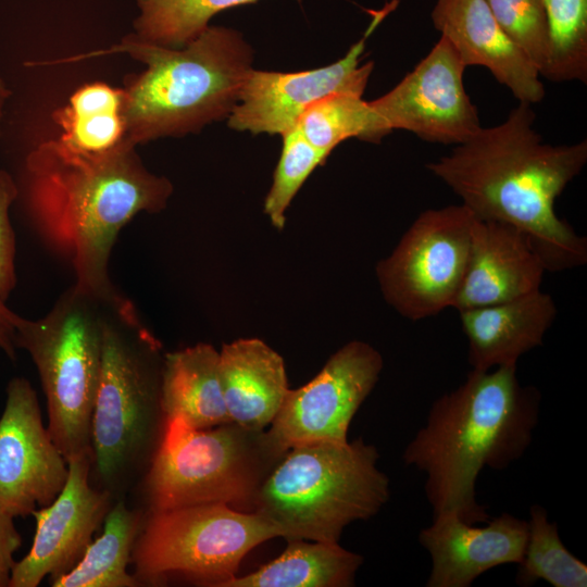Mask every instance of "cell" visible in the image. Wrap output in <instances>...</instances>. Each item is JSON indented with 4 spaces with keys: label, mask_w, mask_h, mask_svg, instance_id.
Returning a JSON list of instances; mask_svg holds the SVG:
<instances>
[{
    "label": "cell",
    "mask_w": 587,
    "mask_h": 587,
    "mask_svg": "<svg viewBox=\"0 0 587 587\" xmlns=\"http://www.w3.org/2000/svg\"><path fill=\"white\" fill-rule=\"evenodd\" d=\"M172 192V183L147 170L128 140L86 153L49 139L25 159L23 198L33 227L70 263L74 286L107 301L121 296L109 274L120 230L141 212L163 210Z\"/></svg>",
    "instance_id": "1"
},
{
    "label": "cell",
    "mask_w": 587,
    "mask_h": 587,
    "mask_svg": "<svg viewBox=\"0 0 587 587\" xmlns=\"http://www.w3.org/2000/svg\"><path fill=\"white\" fill-rule=\"evenodd\" d=\"M532 104L519 102L498 125L482 127L451 152L426 164L476 217L521 230L546 271L587 262V239L560 218L555 200L587 163V141L545 142Z\"/></svg>",
    "instance_id": "2"
},
{
    "label": "cell",
    "mask_w": 587,
    "mask_h": 587,
    "mask_svg": "<svg viewBox=\"0 0 587 587\" xmlns=\"http://www.w3.org/2000/svg\"><path fill=\"white\" fill-rule=\"evenodd\" d=\"M540 391L521 385L516 365L471 370L458 388L436 399L403 452L425 474L433 515L453 512L469 524L488 522L476 500L485 469L505 470L530 446L539 421Z\"/></svg>",
    "instance_id": "3"
},
{
    "label": "cell",
    "mask_w": 587,
    "mask_h": 587,
    "mask_svg": "<svg viewBox=\"0 0 587 587\" xmlns=\"http://www.w3.org/2000/svg\"><path fill=\"white\" fill-rule=\"evenodd\" d=\"M113 53H126L146 65L141 73L127 76L123 87L126 138L135 146L198 133L228 117L253 60L252 48L239 32L208 26L180 48L130 34L110 48L50 64Z\"/></svg>",
    "instance_id": "4"
},
{
    "label": "cell",
    "mask_w": 587,
    "mask_h": 587,
    "mask_svg": "<svg viewBox=\"0 0 587 587\" xmlns=\"http://www.w3.org/2000/svg\"><path fill=\"white\" fill-rule=\"evenodd\" d=\"M162 346L123 295L105 305L91 474L114 500L138 487L161 442Z\"/></svg>",
    "instance_id": "5"
},
{
    "label": "cell",
    "mask_w": 587,
    "mask_h": 587,
    "mask_svg": "<svg viewBox=\"0 0 587 587\" xmlns=\"http://www.w3.org/2000/svg\"><path fill=\"white\" fill-rule=\"evenodd\" d=\"M378 458L362 439L294 446L265 476L254 512L286 540L338 542L346 526L371 519L390 497Z\"/></svg>",
    "instance_id": "6"
},
{
    "label": "cell",
    "mask_w": 587,
    "mask_h": 587,
    "mask_svg": "<svg viewBox=\"0 0 587 587\" xmlns=\"http://www.w3.org/2000/svg\"><path fill=\"white\" fill-rule=\"evenodd\" d=\"M108 302L73 285L47 314L37 320L22 317L17 325V348L29 354L37 370L47 428L66 461L92 458L91 422Z\"/></svg>",
    "instance_id": "7"
},
{
    "label": "cell",
    "mask_w": 587,
    "mask_h": 587,
    "mask_svg": "<svg viewBox=\"0 0 587 587\" xmlns=\"http://www.w3.org/2000/svg\"><path fill=\"white\" fill-rule=\"evenodd\" d=\"M280 457L264 430L233 422L195 428L179 417L167 419L158 450L138 485L142 510L253 503Z\"/></svg>",
    "instance_id": "8"
},
{
    "label": "cell",
    "mask_w": 587,
    "mask_h": 587,
    "mask_svg": "<svg viewBox=\"0 0 587 587\" xmlns=\"http://www.w3.org/2000/svg\"><path fill=\"white\" fill-rule=\"evenodd\" d=\"M275 537L277 529L263 516L225 503L145 512L132 550V574L140 586L183 578L222 587L249 551Z\"/></svg>",
    "instance_id": "9"
},
{
    "label": "cell",
    "mask_w": 587,
    "mask_h": 587,
    "mask_svg": "<svg viewBox=\"0 0 587 587\" xmlns=\"http://www.w3.org/2000/svg\"><path fill=\"white\" fill-rule=\"evenodd\" d=\"M474 214L462 203L422 212L376 266L385 300L421 321L453 308L470 254Z\"/></svg>",
    "instance_id": "10"
},
{
    "label": "cell",
    "mask_w": 587,
    "mask_h": 587,
    "mask_svg": "<svg viewBox=\"0 0 587 587\" xmlns=\"http://www.w3.org/2000/svg\"><path fill=\"white\" fill-rule=\"evenodd\" d=\"M465 68L440 36L392 89L369 101L379 136L402 129L434 143L458 146L471 139L483 126L464 87Z\"/></svg>",
    "instance_id": "11"
},
{
    "label": "cell",
    "mask_w": 587,
    "mask_h": 587,
    "mask_svg": "<svg viewBox=\"0 0 587 587\" xmlns=\"http://www.w3.org/2000/svg\"><path fill=\"white\" fill-rule=\"evenodd\" d=\"M384 362L371 345L353 340L337 350L320 373L288 390L265 432L278 455L294 446L347 441L357 411L378 382Z\"/></svg>",
    "instance_id": "12"
},
{
    "label": "cell",
    "mask_w": 587,
    "mask_h": 587,
    "mask_svg": "<svg viewBox=\"0 0 587 587\" xmlns=\"http://www.w3.org/2000/svg\"><path fill=\"white\" fill-rule=\"evenodd\" d=\"M397 5L388 3L373 15L363 37L340 60L314 70L282 73L251 68L228 115V126L253 135H284L298 126L305 110L317 100L337 92L363 96L374 67L360 65L369 36Z\"/></svg>",
    "instance_id": "13"
},
{
    "label": "cell",
    "mask_w": 587,
    "mask_h": 587,
    "mask_svg": "<svg viewBox=\"0 0 587 587\" xmlns=\"http://www.w3.org/2000/svg\"><path fill=\"white\" fill-rule=\"evenodd\" d=\"M68 464L43 424L37 392L12 378L0 417V511L26 516L50 504L63 489Z\"/></svg>",
    "instance_id": "14"
},
{
    "label": "cell",
    "mask_w": 587,
    "mask_h": 587,
    "mask_svg": "<svg viewBox=\"0 0 587 587\" xmlns=\"http://www.w3.org/2000/svg\"><path fill=\"white\" fill-rule=\"evenodd\" d=\"M67 464L63 489L50 504L32 513L36 521L34 541L27 554L15 562L9 587H37L45 577L52 579L72 570L115 501L91 484L90 455L74 458Z\"/></svg>",
    "instance_id": "15"
},
{
    "label": "cell",
    "mask_w": 587,
    "mask_h": 587,
    "mask_svg": "<svg viewBox=\"0 0 587 587\" xmlns=\"http://www.w3.org/2000/svg\"><path fill=\"white\" fill-rule=\"evenodd\" d=\"M527 521L503 512L487 526L476 527L453 512L433 515L419 534L430 555L427 587H469L485 572L519 564L527 544Z\"/></svg>",
    "instance_id": "16"
},
{
    "label": "cell",
    "mask_w": 587,
    "mask_h": 587,
    "mask_svg": "<svg viewBox=\"0 0 587 587\" xmlns=\"http://www.w3.org/2000/svg\"><path fill=\"white\" fill-rule=\"evenodd\" d=\"M430 16L466 67L487 68L519 102L544 99L538 71L502 30L486 0H436Z\"/></svg>",
    "instance_id": "17"
},
{
    "label": "cell",
    "mask_w": 587,
    "mask_h": 587,
    "mask_svg": "<svg viewBox=\"0 0 587 587\" xmlns=\"http://www.w3.org/2000/svg\"><path fill=\"white\" fill-rule=\"evenodd\" d=\"M545 264L517 228L474 215L458 312L505 302L540 289Z\"/></svg>",
    "instance_id": "18"
},
{
    "label": "cell",
    "mask_w": 587,
    "mask_h": 587,
    "mask_svg": "<svg viewBox=\"0 0 587 587\" xmlns=\"http://www.w3.org/2000/svg\"><path fill=\"white\" fill-rule=\"evenodd\" d=\"M558 310L540 289L505 302L459 311L472 370L516 365L526 352L542 345Z\"/></svg>",
    "instance_id": "19"
},
{
    "label": "cell",
    "mask_w": 587,
    "mask_h": 587,
    "mask_svg": "<svg viewBox=\"0 0 587 587\" xmlns=\"http://www.w3.org/2000/svg\"><path fill=\"white\" fill-rule=\"evenodd\" d=\"M220 376L230 422L251 430L272 423L289 390L283 358L258 338L223 345Z\"/></svg>",
    "instance_id": "20"
},
{
    "label": "cell",
    "mask_w": 587,
    "mask_h": 587,
    "mask_svg": "<svg viewBox=\"0 0 587 587\" xmlns=\"http://www.w3.org/2000/svg\"><path fill=\"white\" fill-rule=\"evenodd\" d=\"M161 404L167 419L179 417L195 428L230 422L221 376L220 352L209 344L164 353Z\"/></svg>",
    "instance_id": "21"
},
{
    "label": "cell",
    "mask_w": 587,
    "mask_h": 587,
    "mask_svg": "<svg viewBox=\"0 0 587 587\" xmlns=\"http://www.w3.org/2000/svg\"><path fill=\"white\" fill-rule=\"evenodd\" d=\"M276 559L245 576H234L222 587H349L363 557L338 542L287 540Z\"/></svg>",
    "instance_id": "22"
},
{
    "label": "cell",
    "mask_w": 587,
    "mask_h": 587,
    "mask_svg": "<svg viewBox=\"0 0 587 587\" xmlns=\"http://www.w3.org/2000/svg\"><path fill=\"white\" fill-rule=\"evenodd\" d=\"M143 510L117 499L103 521L101 535L91 540L78 563L67 573L49 580L52 587H139L127 571L140 529Z\"/></svg>",
    "instance_id": "23"
},
{
    "label": "cell",
    "mask_w": 587,
    "mask_h": 587,
    "mask_svg": "<svg viewBox=\"0 0 587 587\" xmlns=\"http://www.w3.org/2000/svg\"><path fill=\"white\" fill-rule=\"evenodd\" d=\"M123 108V88L102 82L85 84L52 113L61 128L58 139L86 153L110 151L127 140Z\"/></svg>",
    "instance_id": "24"
},
{
    "label": "cell",
    "mask_w": 587,
    "mask_h": 587,
    "mask_svg": "<svg viewBox=\"0 0 587 587\" xmlns=\"http://www.w3.org/2000/svg\"><path fill=\"white\" fill-rule=\"evenodd\" d=\"M527 544L515 576L521 587H529L544 579L553 587H586L587 564L563 545L558 525L549 522L546 509L529 508Z\"/></svg>",
    "instance_id": "25"
},
{
    "label": "cell",
    "mask_w": 587,
    "mask_h": 587,
    "mask_svg": "<svg viewBox=\"0 0 587 587\" xmlns=\"http://www.w3.org/2000/svg\"><path fill=\"white\" fill-rule=\"evenodd\" d=\"M259 0H137L139 16L134 21L139 39L180 48L198 37L217 13Z\"/></svg>",
    "instance_id": "26"
},
{
    "label": "cell",
    "mask_w": 587,
    "mask_h": 587,
    "mask_svg": "<svg viewBox=\"0 0 587 587\" xmlns=\"http://www.w3.org/2000/svg\"><path fill=\"white\" fill-rule=\"evenodd\" d=\"M297 127L311 145L328 154L349 138L374 143L382 140L369 101L350 92L317 100L305 110Z\"/></svg>",
    "instance_id": "27"
},
{
    "label": "cell",
    "mask_w": 587,
    "mask_h": 587,
    "mask_svg": "<svg viewBox=\"0 0 587 587\" xmlns=\"http://www.w3.org/2000/svg\"><path fill=\"white\" fill-rule=\"evenodd\" d=\"M550 35L551 82L587 83V0H542Z\"/></svg>",
    "instance_id": "28"
},
{
    "label": "cell",
    "mask_w": 587,
    "mask_h": 587,
    "mask_svg": "<svg viewBox=\"0 0 587 587\" xmlns=\"http://www.w3.org/2000/svg\"><path fill=\"white\" fill-rule=\"evenodd\" d=\"M283 148L272 187L264 201V213L272 225L283 229L286 210L311 173L328 158V153L311 145L298 127L283 136Z\"/></svg>",
    "instance_id": "29"
},
{
    "label": "cell",
    "mask_w": 587,
    "mask_h": 587,
    "mask_svg": "<svg viewBox=\"0 0 587 587\" xmlns=\"http://www.w3.org/2000/svg\"><path fill=\"white\" fill-rule=\"evenodd\" d=\"M496 21L538 71L547 76L551 46L542 0H486Z\"/></svg>",
    "instance_id": "30"
},
{
    "label": "cell",
    "mask_w": 587,
    "mask_h": 587,
    "mask_svg": "<svg viewBox=\"0 0 587 587\" xmlns=\"http://www.w3.org/2000/svg\"><path fill=\"white\" fill-rule=\"evenodd\" d=\"M18 185L0 170V295L8 299L16 286V239L10 209L18 198Z\"/></svg>",
    "instance_id": "31"
},
{
    "label": "cell",
    "mask_w": 587,
    "mask_h": 587,
    "mask_svg": "<svg viewBox=\"0 0 587 587\" xmlns=\"http://www.w3.org/2000/svg\"><path fill=\"white\" fill-rule=\"evenodd\" d=\"M22 544L14 517L0 511V587H9L15 561L14 552Z\"/></svg>",
    "instance_id": "32"
},
{
    "label": "cell",
    "mask_w": 587,
    "mask_h": 587,
    "mask_svg": "<svg viewBox=\"0 0 587 587\" xmlns=\"http://www.w3.org/2000/svg\"><path fill=\"white\" fill-rule=\"evenodd\" d=\"M22 316L17 315L7 304V299L0 295V350L11 360L16 359L17 325Z\"/></svg>",
    "instance_id": "33"
},
{
    "label": "cell",
    "mask_w": 587,
    "mask_h": 587,
    "mask_svg": "<svg viewBox=\"0 0 587 587\" xmlns=\"http://www.w3.org/2000/svg\"><path fill=\"white\" fill-rule=\"evenodd\" d=\"M10 96H11V90L8 88L5 83L0 78V132H1V123L3 118L4 108Z\"/></svg>",
    "instance_id": "34"
}]
</instances>
